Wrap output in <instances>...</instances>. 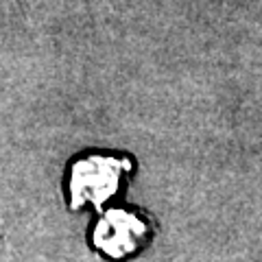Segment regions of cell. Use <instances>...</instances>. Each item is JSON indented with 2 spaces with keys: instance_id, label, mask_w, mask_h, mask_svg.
Wrapping results in <instances>:
<instances>
[{
  "instance_id": "cell-1",
  "label": "cell",
  "mask_w": 262,
  "mask_h": 262,
  "mask_svg": "<svg viewBox=\"0 0 262 262\" xmlns=\"http://www.w3.org/2000/svg\"><path fill=\"white\" fill-rule=\"evenodd\" d=\"M120 162L114 160H85L75 170V192L85 199L103 201L114 192L118 182Z\"/></svg>"
},
{
  "instance_id": "cell-2",
  "label": "cell",
  "mask_w": 262,
  "mask_h": 262,
  "mask_svg": "<svg viewBox=\"0 0 262 262\" xmlns=\"http://www.w3.org/2000/svg\"><path fill=\"white\" fill-rule=\"evenodd\" d=\"M140 234H142V225L138 223V219L114 212L98 227L96 241L112 256H125V253H129L136 247Z\"/></svg>"
}]
</instances>
